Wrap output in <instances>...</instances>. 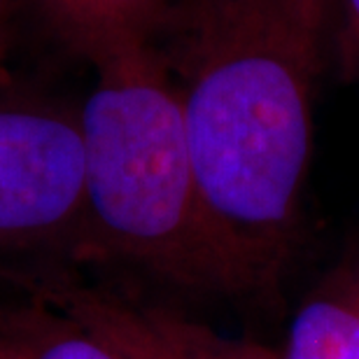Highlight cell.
Segmentation results:
<instances>
[{
  "label": "cell",
  "mask_w": 359,
  "mask_h": 359,
  "mask_svg": "<svg viewBox=\"0 0 359 359\" xmlns=\"http://www.w3.org/2000/svg\"><path fill=\"white\" fill-rule=\"evenodd\" d=\"M154 45L208 215L262 290L299 236L329 0H177Z\"/></svg>",
  "instance_id": "obj_1"
},
{
  "label": "cell",
  "mask_w": 359,
  "mask_h": 359,
  "mask_svg": "<svg viewBox=\"0 0 359 359\" xmlns=\"http://www.w3.org/2000/svg\"><path fill=\"white\" fill-rule=\"evenodd\" d=\"M93 70L80 103L84 229L75 269L135 271L201 294L252 292L208 215L156 45L124 47Z\"/></svg>",
  "instance_id": "obj_2"
},
{
  "label": "cell",
  "mask_w": 359,
  "mask_h": 359,
  "mask_svg": "<svg viewBox=\"0 0 359 359\" xmlns=\"http://www.w3.org/2000/svg\"><path fill=\"white\" fill-rule=\"evenodd\" d=\"M82 229L80 105L0 91V273L77 266Z\"/></svg>",
  "instance_id": "obj_3"
},
{
  "label": "cell",
  "mask_w": 359,
  "mask_h": 359,
  "mask_svg": "<svg viewBox=\"0 0 359 359\" xmlns=\"http://www.w3.org/2000/svg\"><path fill=\"white\" fill-rule=\"evenodd\" d=\"M91 329L124 359H280L269 348L217 334L182 311L124 290L107 276L75 266L5 271Z\"/></svg>",
  "instance_id": "obj_4"
},
{
  "label": "cell",
  "mask_w": 359,
  "mask_h": 359,
  "mask_svg": "<svg viewBox=\"0 0 359 359\" xmlns=\"http://www.w3.org/2000/svg\"><path fill=\"white\" fill-rule=\"evenodd\" d=\"M80 59L96 66L124 47L154 42L177 0H21Z\"/></svg>",
  "instance_id": "obj_5"
},
{
  "label": "cell",
  "mask_w": 359,
  "mask_h": 359,
  "mask_svg": "<svg viewBox=\"0 0 359 359\" xmlns=\"http://www.w3.org/2000/svg\"><path fill=\"white\" fill-rule=\"evenodd\" d=\"M0 359H124L80 320L0 278Z\"/></svg>",
  "instance_id": "obj_6"
},
{
  "label": "cell",
  "mask_w": 359,
  "mask_h": 359,
  "mask_svg": "<svg viewBox=\"0 0 359 359\" xmlns=\"http://www.w3.org/2000/svg\"><path fill=\"white\" fill-rule=\"evenodd\" d=\"M280 359H359V259L297 313Z\"/></svg>",
  "instance_id": "obj_7"
},
{
  "label": "cell",
  "mask_w": 359,
  "mask_h": 359,
  "mask_svg": "<svg viewBox=\"0 0 359 359\" xmlns=\"http://www.w3.org/2000/svg\"><path fill=\"white\" fill-rule=\"evenodd\" d=\"M329 63L346 82H359V0H329Z\"/></svg>",
  "instance_id": "obj_8"
},
{
  "label": "cell",
  "mask_w": 359,
  "mask_h": 359,
  "mask_svg": "<svg viewBox=\"0 0 359 359\" xmlns=\"http://www.w3.org/2000/svg\"><path fill=\"white\" fill-rule=\"evenodd\" d=\"M21 0H0V91L14 87L12 47H14V17Z\"/></svg>",
  "instance_id": "obj_9"
}]
</instances>
